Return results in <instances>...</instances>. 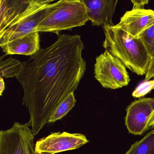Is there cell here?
<instances>
[{"mask_svg":"<svg viewBox=\"0 0 154 154\" xmlns=\"http://www.w3.org/2000/svg\"><path fill=\"white\" fill-rule=\"evenodd\" d=\"M84 48L79 35H59L53 45L22 63L16 78L24 90L22 104L29 112L26 124L34 136L48 123L60 103L77 90L86 69Z\"/></svg>","mask_w":154,"mask_h":154,"instance_id":"6da1fadb","label":"cell"},{"mask_svg":"<svg viewBox=\"0 0 154 154\" xmlns=\"http://www.w3.org/2000/svg\"><path fill=\"white\" fill-rule=\"evenodd\" d=\"M105 39L103 46L119 59L126 67L138 75H146L150 58L143 42L113 26L103 27Z\"/></svg>","mask_w":154,"mask_h":154,"instance_id":"7a4b0ae2","label":"cell"},{"mask_svg":"<svg viewBox=\"0 0 154 154\" xmlns=\"http://www.w3.org/2000/svg\"><path fill=\"white\" fill-rule=\"evenodd\" d=\"M60 1L30 0L25 11L12 21L9 26L0 33V46L35 32L40 23L58 8Z\"/></svg>","mask_w":154,"mask_h":154,"instance_id":"3957f363","label":"cell"},{"mask_svg":"<svg viewBox=\"0 0 154 154\" xmlns=\"http://www.w3.org/2000/svg\"><path fill=\"white\" fill-rule=\"evenodd\" d=\"M89 20L83 0H60L58 8L40 23L35 32L57 33L84 26Z\"/></svg>","mask_w":154,"mask_h":154,"instance_id":"277c9868","label":"cell"},{"mask_svg":"<svg viewBox=\"0 0 154 154\" xmlns=\"http://www.w3.org/2000/svg\"><path fill=\"white\" fill-rule=\"evenodd\" d=\"M94 71L95 79L107 89L128 86L130 81L126 66L107 50L96 57Z\"/></svg>","mask_w":154,"mask_h":154,"instance_id":"5b68a950","label":"cell"},{"mask_svg":"<svg viewBox=\"0 0 154 154\" xmlns=\"http://www.w3.org/2000/svg\"><path fill=\"white\" fill-rule=\"evenodd\" d=\"M34 139L26 124L16 122L10 128L0 131V154H35Z\"/></svg>","mask_w":154,"mask_h":154,"instance_id":"8992f818","label":"cell"},{"mask_svg":"<svg viewBox=\"0 0 154 154\" xmlns=\"http://www.w3.org/2000/svg\"><path fill=\"white\" fill-rule=\"evenodd\" d=\"M89 142L86 136L81 133L54 132L36 141L35 152V154H56L77 149Z\"/></svg>","mask_w":154,"mask_h":154,"instance_id":"52a82bcc","label":"cell"},{"mask_svg":"<svg viewBox=\"0 0 154 154\" xmlns=\"http://www.w3.org/2000/svg\"><path fill=\"white\" fill-rule=\"evenodd\" d=\"M154 113V98H141L131 103L127 109L125 124L129 133L141 135L147 130Z\"/></svg>","mask_w":154,"mask_h":154,"instance_id":"ba28073f","label":"cell"},{"mask_svg":"<svg viewBox=\"0 0 154 154\" xmlns=\"http://www.w3.org/2000/svg\"><path fill=\"white\" fill-rule=\"evenodd\" d=\"M154 25V10L137 9L126 12L121 18L116 28L122 29L136 38Z\"/></svg>","mask_w":154,"mask_h":154,"instance_id":"9c48e42d","label":"cell"},{"mask_svg":"<svg viewBox=\"0 0 154 154\" xmlns=\"http://www.w3.org/2000/svg\"><path fill=\"white\" fill-rule=\"evenodd\" d=\"M89 20L93 26H114V16L117 0H83Z\"/></svg>","mask_w":154,"mask_h":154,"instance_id":"30bf717a","label":"cell"},{"mask_svg":"<svg viewBox=\"0 0 154 154\" xmlns=\"http://www.w3.org/2000/svg\"><path fill=\"white\" fill-rule=\"evenodd\" d=\"M38 33L33 32L29 33L7 43L2 48L7 54L31 56L41 49Z\"/></svg>","mask_w":154,"mask_h":154,"instance_id":"8fae6325","label":"cell"},{"mask_svg":"<svg viewBox=\"0 0 154 154\" xmlns=\"http://www.w3.org/2000/svg\"><path fill=\"white\" fill-rule=\"evenodd\" d=\"M30 0H0V33L5 31L12 21L26 8Z\"/></svg>","mask_w":154,"mask_h":154,"instance_id":"7c38bea8","label":"cell"},{"mask_svg":"<svg viewBox=\"0 0 154 154\" xmlns=\"http://www.w3.org/2000/svg\"><path fill=\"white\" fill-rule=\"evenodd\" d=\"M139 38L143 42L150 59L145 78V81H149L154 78V25L143 32Z\"/></svg>","mask_w":154,"mask_h":154,"instance_id":"4fadbf2b","label":"cell"},{"mask_svg":"<svg viewBox=\"0 0 154 154\" xmlns=\"http://www.w3.org/2000/svg\"><path fill=\"white\" fill-rule=\"evenodd\" d=\"M126 154H154V129L132 144Z\"/></svg>","mask_w":154,"mask_h":154,"instance_id":"5bb4252c","label":"cell"},{"mask_svg":"<svg viewBox=\"0 0 154 154\" xmlns=\"http://www.w3.org/2000/svg\"><path fill=\"white\" fill-rule=\"evenodd\" d=\"M22 67V63L10 57L0 63V76L5 78L17 77Z\"/></svg>","mask_w":154,"mask_h":154,"instance_id":"9a60e30c","label":"cell"},{"mask_svg":"<svg viewBox=\"0 0 154 154\" xmlns=\"http://www.w3.org/2000/svg\"><path fill=\"white\" fill-rule=\"evenodd\" d=\"M76 102L74 93L70 94L54 112L49 119L48 123H54L63 119L74 107Z\"/></svg>","mask_w":154,"mask_h":154,"instance_id":"2e32d148","label":"cell"},{"mask_svg":"<svg viewBox=\"0 0 154 154\" xmlns=\"http://www.w3.org/2000/svg\"><path fill=\"white\" fill-rule=\"evenodd\" d=\"M154 89V80L144 81L136 87L132 93V96L135 98H140Z\"/></svg>","mask_w":154,"mask_h":154,"instance_id":"e0dca14e","label":"cell"},{"mask_svg":"<svg viewBox=\"0 0 154 154\" xmlns=\"http://www.w3.org/2000/svg\"><path fill=\"white\" fill-rule=\"evenodd\" d=\"M131 2L133 3V6L132 9H144V7L149 2L147 0H143V1H131Z\"/></svg>","mask_w":154,"mask_h":154,"instance_id":"ac0fdd59","label":"cell"},{"mask_svg":"<svg viewBox=\"0 0 154 154\" xmlns=\"http://www.w3.org/2000/svg\"><path fill=\"white\" fill-rule=\"evenodd\" d=\"M5 85L4 80L2 77L0 78V95H2V93L5 90Z\"/></svg>","mask_w":154,"mask_h":154,"instance_id":"d6986e66","label":"cell"},{"mask_svg":"<svg viewBox=\"0 0 154 154\" xmlns=\"http://www.w3.org/2000/svg\"><path fill=\"white\" fill-rule=\"evenodd\" d=\"M154 127V113L152 116V118L150 119V121L148 124L147 127V130L153 128Z\"/></svg>","mask_w":154,"mask_h":154,"instance_id":"ffe728a7","label":"cell"}]
</instances>
